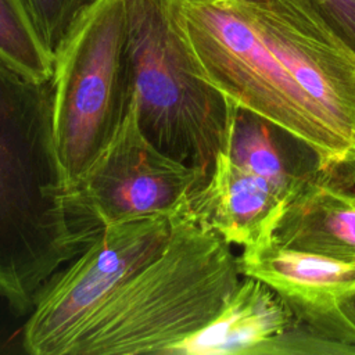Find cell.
I'll list each match as a JSON object with an SVG mask.
<instances>
[{
  "mask_svg": "<svg viewBox=\"0 0 355 355\" xmlns=\"http://www.w3.org/2000/svg\"><path fill=\"white\" fill-rule=\"evenodd\" d=\"M200 68L229 101L355 166V54L319 0H171Z\"/></svg>",
  "mask_w": 355,
  "mask_h": 355,
  "instance_id": "cell-1",
  "label": "cell"
},
{
  "mask_svg": "<svg viewBox=\"0 0 355 355\" xmlns=\"http://www.w3.org/2000/svg\"><path fill=\"white\" fill-rule=\"evenodd\" d=\"M51 79L0 53V294L18 312L89 237L75 230Z\"/></svg>",
  "mask_w": 355,
  "mask_h": 355,
  "instance_id": "cell-2",
  "label": "cell"
},
{
  "mask_svg": "<svg viewBox=\"0 0 355 355\" xmlns=\"http://www.w3.org/2000/svg\"><path fill=\"white\" fill-rule=\"evenodd\" d=\"M171 220L164 250L87 318L65 355L179 354L225 309L241 280L232 244L187 205Z\"/></svg>",
  "mask_w": 355,
  "mask_h": 355,
  "instance_id": "cell-3",
  "label": "cell"
},
{
  "mask_svg": "<svg viewBox=\"0 0 355 355\" xmlns=\"http://www.w3.org/2000/svg\"><path fill=\"white\" fill-rule=\"evenodd\" d=\"M139 125L165 155L209 178L227 135L230 101L204 76L171 0H125Z\"/></svg>",
  "mask_w": 355,
  "mask_h": 355,
  "instance_id": "cell-4",
  "label": "cell"
},
{
  "mask_svg": "<svg viewBox=\"0 0 355 355\" xmlns=\"http://www.w3.org/2000/svg\"><path fill=\"white\" fill-rule=\"evenodd\" d=\"M54 133L69 187L87 171L135 97L125 0H97L54 55Z\"/></svg>",
  "mask_w": 355,
  "mask_h": 355,
  "instance_id": "cell-5",
  "label": "cell"
},
{
  "mask_svg": "<svg viewBox=\"0 0 355 355\" xmlns=\"http://www.w3.org/2000/svg\"><path fill=\"white\" fill-rule=\"evenodd\" d=\"M169 216L157 215L97 227L82 254L43 286L24 327L35 355H65L87 318L166 245Z\"/></svg>",
  "mask_w": 355,
  "mask_h": 355,
  "instance_id": "cell-6",
  "label": "cell"
},
{
  "mask_svg": "<svg viewBox=\"0 0 355 355\" xmlns=\"http://www.w3.org/2000/svg\"><path fill=\"white\" fill-rule=\"evenodd\" d=\"M207 178L159 151L143 133L135 97L119 128L82 178L69 187L72 218L93 227L182 211Z\"/></svg>",
  "mask_w": 355,
  "mask_h": 355,
  "instance_id": "cell-7",
  "label": "cell"
},
{
  "mask_svg": "<svg viewBox=\"0 0 355 355\" xmlns=\"http://www.w3.org/2000/svg\"><path fill=\"white\" fill-rule=\"evenodd\" d=\"M237 259L241 276L272 287L300 327L355 349V259L293 251L273 240Z\"/></svg>",
  "mask_w": 355,
  "mask_h": 355,
  "instance_id": "cell-8",
  "label": "cell"
},
{
  "mask_svg": "<svg viewBox=\"0 0 355 355\" xmlns=\"http://www.w3.org/2000/svg\"><path fill=\"white\" fill-rule=\"evenodd\" d=\"M287 201L261 178L237 166L223 151L187 211L227 243L257 248L273 240Z\"/></svg>",
  "mask_w": 355,
  "mask_h": 355,
  "instance_id": "cell-9",
  "label": "cell"
},
{
  "mask_svg": "<svg viewBox=\"0 0 355 355\" xmlns=\"http://www.w3.org/2000/svg\"><path fill=\"white\" fill-rule=\"evenodd\" d=\"M355 168L322 169L293 197L273 241L287 250L355 259Z\"/></svg>",
  "mask_w": 355,
  "mask_h": 355,
  "instance_id": "cell-10",
  "label": "cell"
},
{
  "mask_svg": "<svg viewBox=\"0 0 355 355\" xmlns=\"http://www.w3.org/2000/svg\"><path fill=\"white\" fill-rule=\"evenodd\" d=\"M223 153L287 204L323 169L318 154L301 139L232 101Z\"/></svg>",
  "mask_w": 355,
  "mask_h": 355,
  "instance_id": "cell-11",
  "label": "cell"
},
{
  "mask_svg": "<svg viewBox=\"0 0 355 355\" xmlns=\"http://www.w3.org/2000/svg\"><path fill=\"white\" fill-rule=\"evenodd\" d=\"M243 277L219 316L179 354L261 355L263 347L297 324L272 287L259 279Z\"/></svg>",
  "mask_w": 355,
  "mask_h": 355,
  "instance_id": "cell-12",
  "label": "cell"
},
{
  "mask_svg": "<svg viewBox=\"0 0 355 355\" xmlns=\"http://www.w3.org/2000/svg\"><path fill=\"white\" fill-rule=\"evenodd\" d=\"M0 53L39 79L53 78L54 55L43 44L26 0H0Z\"/></svg>",
  "mask_w": 355,
  "mask_h": 355,
  "instance_id": "cell-13",
  "label": "cell"
},
{
  "mask_svg": "<svg viewBox=\"0 0 355 355\" xmlns=\"http://www.w3.org/2000/svg\"><path fill=\"white\" fill-rule=\"evenodd\" d=\"M46 49L55 55L80 15L97 0H26Z\"/></svg>",
  "mask_w": 355,
  "mask_h": 355,
  "instance_id": "cell-14",
  "label": "cell"
},
{
  "mask_svg": "<svg viewBox=\"0 0 355 355\" xmlns=\"http://www.w3.org/2000/svg\"><path fill=\"white\" fill-rule=\"evenodd\" d=\"M336 36L355 54V0H319Z\"/></svg>",
  "mask_w": 355,
  "mask_h": 355,
  "instance_id": "cell-15",
  "label": "cell"
}]
</instances>
